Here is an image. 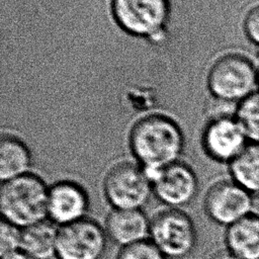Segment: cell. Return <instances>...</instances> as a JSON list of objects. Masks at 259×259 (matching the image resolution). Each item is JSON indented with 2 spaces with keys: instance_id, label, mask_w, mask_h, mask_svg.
Masks as SVG:
<instances>
[{
  "instance_id": "cell-1",
  "label": "cell",
  "mask_w": 259,
  "mask_h": 259,
  "mask_svg": "<svg viewBox=\"0 0 259 259\" xmlns=\"http://www.w3.org/2000/svg\"><path fill=\"white\" fill-rule=\"evenodd\" d=\"M131 151L150 179L164 167L178 161L184 137L170 117L151 114L139 119L130 133Z\"/></svg>"
},
{
  "instance_id": "cell-2",
  "label": "cell",
  "mask_w": 259,
  "mask_h": 259,
  "mask_svg": "<svg viewBox=\"0 0 259 259\" xmlns=\"http://www.w3.org/2000/svg\"><path fill=\"white\" fill-rule=\"evenodd\" d=\"M49 186L33 173L2 182L0 210L2 221L20 229L48 219Z\"/></svg>"
},
{
  "instance_id": "cell-3",
  "label": "cell",
  "mask_w": 259,
  "mask_h": 259,
  "mask_svg": "<svg viewBox=\"0 0 259 259\" xmlns=\"http://www.w3.org/2000/svg\"><path fill=\"white\" fill-rule=\"evenodd\" d=\"M206 83L214 99L238 104L257 91L258 68L245 55L225 54L211 65Z\"/></svg>"
},
{
  "instance_id": "cell-4",
  "label": "cell",
  "mask_w": 259,
  "mask_h": 259,
  "mask_svg": "<svg viewBox=\"0 0 259 259\" xmlns=\"http://www.w3.org/2000/svg\"><path fill=\"white\" fill-rule=\"evenodd\" d=\"M149 239L170 259H182L190 255L197 244L194 222L181 208L165 207L150 220Z\"/></svg>"
},
{
  "instance_id": "cell-5",
  "label": "cell",
  "mask_w": 259,
  "mask_h": 259,
  "mask_svg": "<svg viewBox=\"0 0 259 259\" xmlns=\"http://www.w3.org/2000/svg\"><path fill=\"white\" fill-rule=\"evenodd\" d=\"M111 12L126 33L160 40L169 19L170 3L169 0H112Z\"/></svg>"
},
{
  "instance_id": "cell-6",
  "label": "cell",
  "mask_w": 259,
  "mask_h": 259,
  "mask_svg": "<svg viewBox=\"0 0 259 259\" xmlns=\"http://www.w3.org/2000/svg\"><path fill=\"white\" fill-rule=\"evenodd\" d=\"M103 193L112 208L142 209L153 194L152 181L145 169L132 162L112 166L103 179Z\"/></svg>"
},
{
  "instance_id": "cell-7",
  "label": "cell",
  "mask_w": 259,
  "mask_h": 259,
  "mask_svg": "<svg viewBox=\"0 0 259 259\" xmlns=\"http://www.w3.org/2000/svg\"><path fill=\"white\" fill-rule=\"evenodd\" d=\"M104 227L85 218L61 226L57 236V259H101L107 248Z\"/></svg>"
},
{
  "instance_id": "cell-8",
  "label": "cell",
  "mask_w": 259,
  "mask_h": 259,
  "mask_svg": "<svg viewBox=\"0 0 259 259\" xmlns=\"http://www.w3.org/2000/svg\"><path fill=\"white\" fill-rule=\"evenodd\" d=\"M251 195L233 179L220 180L206 190L203 209L210 221L229 227L251 214Z\"/></svg>"
},
{
  "instance_id": "cell-9",
  "label": "cell",
  "mask_w": 259,
  "mask_h": 259,
  "mask_svg": "<svg viewBox=\"0 0 259 259\" xmlns=\"http://www.w3.org/2000/svg\"><path fill=\"white\" fill-rule=\"evenodd\" d=\"M201 142L209 158L229 164L243 152L249 143L235 114L229 113L215 114L207 121Z\"/></svg>"
},
{
  "instance_id": "cell-10",
  "label": "cell",
  "mask_w": 259,
  "mask_h": 259,
  "mask_svg": "<svg viewBox=\"0 0 259 259\" xmlns=\"http://www.w3.org/2000/svg\"><path fill=\"white\" fill-rule=\"evenodd\" d=\"M151 181L153 194L165 207L181 208L188 205L199 189L194 170L179 161L159 170Z\"/></svg>"
},
{
  "instance_id": "cell-11",
  "label": "cell",
  "mask_w": 259,
  "mask_h": 259,
  "mask_svg": "<svg viewBox=\"0 0 259 259\" xmlns=\"http://www.w3.org/2000/svg\"><path fill=\"white\" fill-rule=\"evenodd\" d=\"M89 206V195L81 184L60 180L49 186L48 220L58 227L87 218Z\"/></svg>"
},
{
  "instance_id": "cell-12",
  "label": "cell",
  "mask_w": 259,
  "mask_h": 259,
  "mask_svg": "<svg viewBox=\"0 0 259 259\" xmlns=\"http://www.w3.org/2000/svg\"><path fill=\"white\" fill-rule=\"evenodd\" d=\"M104 229L108 239L120 247L150 237V220L142 209L112 208L106 215Z\"/></svg>"
},
{
  "instance_id": "cell-13",
  "label": "cell",
  "mask_w": 259,
  "mask_h": 259,
  "mask_svg": "<svg viewBox=\"0 0 259 259\" xmlns=\"http://www.w3.org/2000/svg\"><path fill=\"white\" fill-rule=\"evenodd\" d=\"M225 243L240 259H259V219L249 214L227 227Z\"/></svg>"
},
{
  "instance_id": "cell-14",
  "label": "cell",
  "mask_w": 259,
  "mask_h": 259,
  "mask_svg": "<svg viewBox=\"0 0 259 259\" xmlns=\"http://www.w3.org/2000/svg\"><path fill=\"white\" fill-rule=\"evenodd\" d=\"M58 229L48 219L21 229L20 251L33 259L56 257Z\"/></svg>"
},
{
  "instance_id": "cell-15",
  "label": "cell",
  "mask_w": 259,
  "mask_h": 259,
  "mask_svg": "<svg viewBox=\"0 0 259 259\" xmlns=\"http://www.w3.org/2000/svg\"><path fill=\"white\" fill-rule=\"evenodd\" d=\"M31 155L27 146L17 137L3 135L0 143V178L1 181L29 173Z\"/></svg>"
},
{
  "instance_id": "cell-16",
  "label": "cell",
  "mask_w": 259,
  "mask_h": 259,
  "mask_svg": "<svg viewBox=\"0 0 259 259\" xmlns=\"http://www.w3.org/2000/svg\"><path fill=\"white\" fill-rule=\"evenodd\" d=\"M232 179L249 192L259 191V143L249 142L243 152L230 163Z\"/></svg>"
},
{
  "instance_id": "cell-17",
  "label": "cell",
  "mask_w": 259,
  "mask_h": 259,
  "mask_svg": "<svg viewBox=\"0 0 259 259\" xmlns=\"http://www.w3.org/2000/svg\"><path fill=\"white\" fill-rule=\"evenodd\" d=\"M234 114L248 141L259 143V90L239 102Z\"/></svg>"
},
{
  "instance_id": "cell-18",
  "label": "cell",
  "mask_w": 259,
  "mask_h": 259,
  "mask_svg": "<svg viewBox=\"0 0 259 259\" xmlns=\"http://www.w3.org/2000/svg\"><path fill=\"white\" fill-rule=\"evenodd\" d=\"M115 259H167L166 256L150 240L120 247Z\"/></svg>"
},
{
  "instance_id": "cell-19",
  "label": "cell",
  "mask_w": 259,
  "mask_h": 259,
  "mask_svg": "<svg viewBox=\"0 0 259 259\" xmlns=\"http://www.w3.org/2000/svg\"><path fill=\"white\" fill-rule=\"evenodd\" d=\"M20 228L2 221L0 227V256L20 251Z\"/></svg>"
},
{
  "instance_id": "cell-20",
  "label": "cell",
  "mask_w": 259,
  "mask_h": 259,
  "mask_svg": "<svg viewBox=\"0 0 259 259\" xmlns=\"http://www.w3.org/2000/svg\"><path fill=\"white\" fill-rule=\"evenodd\" d=\"M243 30L248 40L259 48V3L247 10L243 19Z\"/></svg>"
},
{
  "instance_id": "cell-21",
  "label": "cell",
  "mask_w": 259,
  "mask_h": 259,
  "mask_svg": "<svg viewBox=\"0 0 259 259\" xmlns=\"http://www.w3.org/2000/svg\"><path fill=\"white\" fill-rule=\"evenodd\" d=\"M251 214L259 219V191L251 195Z\"/></svg>"
},
{
  "instance_id": "cell-22",
  "label": "cell",
  "mask_w": 259,
  "mask_h": 259,
  "mask_svg": "<svg viewBox=\"0 0 259 259\" xmlns=\"http://www.w3.org/2000/svg\"><path fill=\"white\" fill-rule=\"evenodd\" d=\"M209 259H240L236 255H234L232 252H230L228 249L217 251Z\"/></svg>"
},
{
  "instance_id": "cell-23",
  "label": "cell",
  "mask_w": 259,
  "mask_h": 259,
  "mask_svg": "<svg viewBox=\"0 0 259 259\" xmlns=\"http://www.w3.org/2000/svg\"><path fill=\"white\" fill-rule=\"evenodd\" d=\"M1 259H33V258L26 255L22 251H16V252L1 256Z\"/></svg>"
},
{
  "instance_id": "cell-24",
  "label": "cell",
  "mask_w": 259,
  "mask_h": 259,
  "mask_svg": "<svg viewBox=\"0 0 259 259\" xmlns=\"http://www.w3.org/2000/svg\"><path fill=\"white\" fill-rule=\"evenodd\" d=\"M258 90H259V67H258Z\"/></svg>"
}]
</instances>
